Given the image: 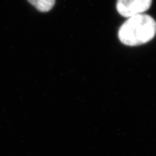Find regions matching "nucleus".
I'll return each instance as SVG.
<instances>
[{
    "mask_svg": "<svg viewBox=\"0 0 156 156\" xmlns=\"http://www.w3.org/2000/svg\"><path fill=\"white\" fill-rule=\"evenodd\" d=\"M156 34V22L148 15L139 14L128 17L119 30L120 41L126 46H135L151 41Z\"/></svg>",
    "mask_w": 156,
    "mask_h": 156,
    "instance_id": "obj_1",
    "label": "nucleus"
},
{
    "mask_svg": "<svg viewBox=\"0 0 156 156\" xmlns=\"http://www.w3.org/2000/svg\"><path fill=\"white\" fill-rule=\"evenodd\" d=\"M152 0H117L116 9L124 17L143 14L150 9Z\"/></svg>",
    "mask_w": 156,
    "mask_h": 156,
    "instance_id": "obj_2",
    "label": "nucleus"
},
{
    "mask_svg": "<svg viewBox=\"0 0 156 156\" xmlns=\"http://www.w3.org/2000/svg\"><path fill=\"white\" fill-rule=\"evenodd\" d=\"M38 11L42 12L50 11L55 5V0H28Z\"/></svg>",
    "mask_w": 156,
    "mask_h": 156,
    "instance_id": "obj_3",
    "label": "nucleus"
}]
</instances>
